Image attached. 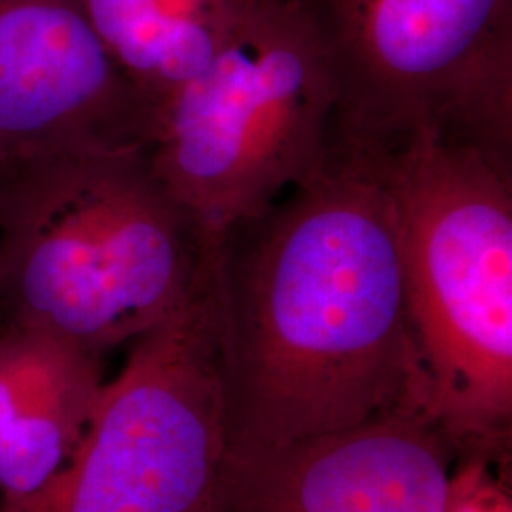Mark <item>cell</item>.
I'll list each match as a JSON object with an SVG mask.
<instances>
[{
  "label": "cell",
  "instance_id": "obj_1",
  "mask_svg": "<svg viewBox=\"0 0 512 512\" xmlns=\"http://www.w3.org/2000/svg\"><path fill=\"white\" fill-rule=\"evenodd\" d=\"M217 298L236 456L427 416L395 209L363 156L336 148L313 181L222 239Z\"/></svg>",
  "mask_w": 512,
  "mask_h": 512
},
{
  "label": "cell",
  "instance_id": "obj_2",
  "mask_svg": "<svg viewBox=\"0 0 512 512\" xmlns=\"http://www.w3.org/2000/svg\"><path fill=\"white\" fill-rule=\"evenodd\" d=\"M213 247L148 148L0 169V323L103 359L183 306Z\"/></svg>",
  "mask_w": 512,
  "mask_h": 512
},
{
  "label": "cell",
  "instance_id": "obj_3",
  "mask_svg": "<svg viewBox=\"0 0 512 512\" xmlns=\"http://www.w3.org/2000/svg\"><path fill=\"white\" fill-rule=\"evenodd\" d=\"M391 196L406 323L427 416L463 450L505 452L512 427V165L418 135L355 152Z\"/></svg>",
  "mask_w": 512,
  "mask_h": 512
},
{
  "label": "cell",
  "instance_id": "obj_4",
  "mask_svg": "<svg viewBox=\"0 0 512 512\" xmlns=\"http://www.w3.org/2000/svg\"><path fill=\"white\" fill-rule=\"evenodd\" d=\"M338 147L329 54L296 0H260L200 76L167 97L154 173L217 245L327 169Z\"/></svg>",
  "mask_w": 512,
  "mask_h": 512
},
{
  "label": "cell",
  "instance_id": "obj_5",
  "mask_svg": "<svg viewBox=\"0 0 512 512\" xmlns=\"http://www.w3.org/2000/svg\"><path fill=\"white\" fill-rule=\"evenodd\" d=\"M217 249L188 300L129 349L73 456L0 512H224L232 433L222 378Z\"/></svg>",
  "mask_w": 512,
  "mask_h": 512
},
{
  "label": "cell",
  "instance_id": "obj_6",
  "mask_svg": "<svg viewBox=\"0 0 512 512\" xmlns=\"http://www.w3.org/2000/svg\"><path fill=\"white\" fill-rule=\"evenodd\" d=\"M329 54L338 147L418 135L512 165V0H296Z\"/></svg>",
  "mask_w": 512,
  "mask_h": 512
},
{
  "label": "cell",
  "instance_id": "obj_7",
  "mask_svg": "<svg viewBox=\"0 0 512 512\" xmlns=\"http://www.w3.org/2000/svg\"><path fill=\"white\" fill-rule=\"evenodd\" d=\"M154 128L78 0H0V167L150 148Z\"/></svg>",
  "mask_w": 512,
  "mask_h": 512
},
{
  "label": "cell",
  "instance_id": "obj_8",
  "mask_svg": "<svg viewBox=\"0 0 512 512\" xmlns=\"http://www.w3.org/2000/svg\"><path fill=\"white\" fill-rule=\"evenodd\" d=\"M456 448L397 414L232 458L224 512H444Z\"/></svg>",
  "mask_w": 512,
  "mask_h": 512
},
{
  "label": "cell",
  "instance_id": "obj_9",
  "mask_svg": "<svg viewBox=\"0 0 512 512\" xmlns=\"http://www.w3.org/2000/svg\"><path fill=\"white\" fill-rule=\"evenodd\" d=\"M103 384V359L0 323V499L35 494L61 471Z\"/></svg>",
  "mask_w": 512,
  "mask_h": 512
},
{
  "label": "cell",
  "instance_id": "obj_10",
  "mask_svg": "<svg viewBox=\"0 0 512 512\" xmlns=\"http://www.w3.org/2000/svg\"><path fill=\"white\" fill-rule=\"evenodd\" d=\"M260 0H78L110 57L156 107L213 63Z\"/></svg>",
  "mask_w": 512,
  "mask_h": 512
},
{
  "label": "cell",
  "instance_id": "obj_11",
  "mask_svg": "<svg viewBox=\"0 0 512 512\" xmlns=\"http://www.w3.org/2000/svg\"><path fill=\"white\" fill-rule=\"evenodd\" d=\"M454 459L444 512H512L505 452L463 450Z\"/></svg>",
  "mask_w": 512,
  "mask_h": 512
},
{
  "label": "cell",
  "instance_id": "obj_12",
  "mask_svg": "<svg viewBox=\"0 0 512 512\" xmlns=\"http://www.w3.org/2000/svg\"><path fill=\"white\" fill-rule=\"evenodd\" d=\"M0 169H2V167H0Z\"/></svg>",
  "mask_w": 512,
  "mask_h": 512
}]
</instances>
